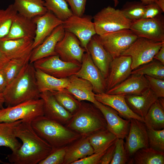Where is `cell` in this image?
I'll use <instances>...</instances> for the list:
<instances>
[{"instance_id":"cell-1","label":"cell","mask_w":164,"mask_h":164,"mask_svg":"<svg viewBox=\"0 0 164 164\" xmlns=\"http://www.w3.org/2000/svg\"><path fill=\"white\" fill-rule=\"evenodd\" d=\"M16 136L22 142L20 147L7 156L13 164H37L52 151L51 146L33 129L31 121L22 120L16 130Z\"/></svg>"},{"instance_id":"cell-2","label":"cell","mask_w":164,"mask_h":164,"mask_svg":"<svg viewBox=\"0 0 164 164\" xmlns=\"http://www.w3.org/2000/svg\"><path fill=\"white\" fill-rule=\"evenodd\" d=\"M35 71L33 63L29 62L7 85L2 93L5 104L7 107L40 98Z\"/></svg>"},{"instance_id":"cell-3","label":"cell","mask_w":164,"mask_h":164,"mask_svg":"<svg viewBox=\"0 0 164 164\" xmlns=\"http://www.w3.org/2000/svg\"><path fill=\"white\" fill-rule=\"evenodd\" d=\"M80 134L88 137L97 132L106 129V121L101 111L92 103L81 102L77 110L65 125Z\"/></svg>"},{"instance_id":"cell-4","label":"cell","mask_w":164,"mask_h":164,"mask_svg":"<svg viewBox=\"0 0 164 164\" xmlns=\"http://www.w3.org/2000/svg\"><path fill=\"white\" fill-rule=\"evenodd\" d=\"M31 125L37 134L53 149L67 146L82 137L65 125L44 116L32 121Z\"/></svg>"},{"instance_id":"cell-5","label":"cell","mask_w":164,"mask_h":164,"mask_svg":"<svg viewBox=\"0 0 164 164\" xmlns=\"http://www.w3.org/2000/svg\"><path fill=\"white\" fill-rule=\"evenodd\" d=\"M96 34L101 35L124 29H129L132 21L120 9L110 6L104 8L93 17Z\"/></svg>"},{"instance_id":"cell-6","label":"cell","mask_w":164,"mask_h":164,"mask_svg":"<svg viewBox=\"0 0 164 164\" xmlns=\"http://www.w3.org/2000/svg\"><path fill=\"white\" fill-rule=\"evenodd\" d=\"M43 104V100L40 98L0 109V122H10L20 120L32 121L44 115Z\"/></svg>"},{"instance_id":"cell-7","label":"cell","mask_w":164,"mask_h":164,"mask_svg":"<svg viewBox=\"0 0 164 164\" xmlns=\"http://www.w3.org/2000/svg\"><path fill=\"white\" fill-rule=\"evenodd\" d=\"M164 43V42L138 37L121 55L131 57L132 70L152 60Z\"/></svg>"},{"instance_id":"cell-8","label":"cell","mask_w":164,"mask_h":164,"mask_svg":"<svg viewBox=\"0 0 164 164\" xmlns=\"http://www.w3.org/2000/svg\"><path fill=\"white\" fill-rule=\"evenodd\" d=\"M32 63L35 69L58 78H68L75 74L81 66L79 63L63 61L57 54L39 59Z\"/></svg>"},{"instance_id":"cell-9","label":"cell","mask_w":164,"mask_h":164,"mask_svg":"<svg viewBox=\"0 0 164 164\" xmlns=\"http://www.w3.org/2000/svg\"><path fill=\"white\" fill-rule=\"evenodd\" d=\"M98 36L103 46L113 59L120 56L138 37L130 29Z\"/></svg>"},{"instance_id":"cell-10","label":"cell","mask_w":164,"mask_h":164,"mask_svg":"<svg viewBox=\"0 0 164 164\" xmlns=\"http://www.w3.org/2000/svg\"><path fill=\"white\" fill-rule=\"evenodd\" d=\"M92 19L93 17L90 15H84L80 16L73 14L63 21L65 30L74 34L87 51L89 42L92 37L96 34Z\"/></svg>"},{"instance_id":"cell-11","label":"cell","mask_w":164,"mask_h":164,"mask_svg":"<svg viewBox=\"0 0 164 164\" xmlns=\"http://www.w3.org/2000/svg\"><path fill=\"white\" fill-rule=\"evenodd\" d=\"M129 29L138 37L164 42V19L162 14L152 19L132 21Z\"/></svg>"},{"instance_id":"cell-12","label":"cell","mask_w":164,"mask_h":164,"mask_svg":"<svg viewBox=\"0 0 164 164\" xmlns=\"http://www.w3.org/2000/svg\"><path fill=\"white\" fill-rule=\"evenodd\" d=\"M55 51L62 60L80 64L84 54L87 52L74 34L66 31L63 38L56 44Z\"/></svg>"},{"instance_id":"cell-13","label":"cell","mask_w":164,"mask_h":164,"mask_svg":"<svg viewBox=\"0 0 164 164\" xmlns=\"http://www.w3.org/2000/svg\"><path fill=\"white\" fill-rule=\"evenodd\" d=\"M147 130L143 122L135 119H130L129 129L125 142L129 158L138 149L149 147Z\"/></svg>"},{"instance_id":"cell-14","label":"cell","mask_w":164,"mask_h":164,"mask_svg":"<svg viewBox=\"0 0 164 164\" xmlns=\"http://www.w3.org/2000/svg\"><path fill=\"white\" fill-rule=\"evenodd\" d=\"M75 75L89 81L95 94L106 92V80L94 63L88 52L84 54L81 67Z\"/></svg>"},{"instance_id":"cell-15","label":"cell","mask_w":164,"mask_h":164,"mask_svg":"<svg viewBox=\"0 0 164 164\" xmlns=\"http://www.w3.org/2000/svg\"><path fill=\"white\" fill-rule=\"evenodd\" d=\"M93 104L104 115L107 129L117 138H125L129 132L130 119H123L115 110L96 100Z\"/></svg>"},{"instance_id":"cell-16","label":"cell","mask_w":164,"mask_h":164,"mask_svg":"<svg viewBox=\"0 0 164 164\" xmlns=\"http://www.w3.org/2000/svg\"><path fill=\"white\" fill-rule=\"evenodd\" d=\"M131 64V58L129 56L120 55L113 59L106 79V91L122 82L131 75L132 71Z\"/></svg>"},{"instance_id":"cell-17","label":"cell","mask_w":164,"mask_h":164,"mask_svg":"<svg viewBox=\"0 0 164 164\" xmlns=\"http://www.w3.org/2000/svg\"><path fill=\"white\" fill-rule=\"evenodd\" d=\"M40 97L43 101V116L64 125L68 122L72 114L58 102L51 92H41Z\"/></svg>"},{"instance_id":"cell-18","label":"cell","mask_w":164,"mask_h":164,"mask_svg":"<svg viewBox=\"0 0 164 164\" xmlns=\"http://www.w3.org/2000/svg\"><path fill=\"white\" fill-rule=\"evenodd\" d=\"M95 65L106 80L108 75L110 64L113 58L105 49L97 34L92 37L87 46Z\"/></svg>"},{"instance_id":"cell-19","label":"cell","mask_w":164,"mask_h":164,"mask_svg":"<svg viewBox=\"0 0 164 164\" xmlns=\"http://www.w3.org/2000/svg\"><path fill=\"white\" fill-rule=\"evenodd\" d=\"M36 26L35 37L33 40V49L40 44L54 29L63 23V21L56 17L52 12L32 19Z\"/></svg>"},{"instance_id":"cell-20","label":"cell","mask_w":164,"mask_h":164,"mask_svg":"<svg viewBox=\"0 0 164 164\" xmlns=\"http://www.w3.org/2000/svg\"><path fill=\"white\" fill-rule=\"evenodd\" d=\"M65 32L63 24L55 28L40 44L33 49L29 63H33L39 59L57 55L55 51L56 45L63 38Z\"/></svg>"},{"instance_id":"cell-21","label":"cell","mask_w":164,"mask_h":164,"mask_svg":"<svg viewBox=\"0 0 164 164\" xmlns=\"http://www.w3.org/2000/svg\"><path fill=\"white\" fill-rule=\"evenodd\" d=\"M125 96L123 94H108L105 93L95 94L96 101L114 109L125 119H135L143 122L144 118L133 112L129 107Z\"/></svg>"},{"instance_id":"cell-22","label":"cell","mask_w":164,"mask_h":164,"mask_svg":"<svg viewBox=\"0 0 164 164\" xmlns=\"http://www.w3.org/2000/svg\"><path fill=\"white\" fill-rule=\"evenodd\" d=\"M149 88V84L144 75L133 74L105 93L112 94L139 95Z\"/></svg>"},{"instance_id":"cell-23","label":"cell","mask_w":164,"mask_h":164,"mask_svg":"<svg viewBox=\"0 0 164 164\" xmlns=\"http://www.w3.org/2000/svg\"><path fill=\"white\" fill-rule=\"evenodd\" d=\"M36 28V25L32 19L17 13L13 21L8 34L2 40L23 38L33 40Z\"/></svg>"},{"instance_id":"cell-24","label":"cell","mask_w":164,"mask_h":164,"mask_svg":"<svg viewBox=\"0 0 164 164\" xmlns=\"http://www.w3.org/2000/svg\"><path fill=\"white\" fill-rule=\"evenodd\" d=\"M33 40L23 38L0 41V50L9 60L24 57L31 54Z\"/></svg>"},{"instance_id":"cell-25","label":"cell","mask_w":164,"mask_h":164,"mask_svg":"<svg viewBox=\"0 0 164 164\" xmlns=\"http://www.w3.org/2000/svg\"><path fill=\"white\" fill-rule=\"evenodd\" d=\"M69 83L65 88L80 101H87L93 103L96 100L93 86L87 80L75 74L68 78Z\"/></svg>"},{"instance_id":"cell-26","label":"cell","mask_w":164,"mask_h":164,"mask_svg":"<svg viewBox=\"0 0 164 164\" xmlns=\"http://www.w3.org/2000/svg\"><path fill=\"white\" fill-rule=\"evenodd\" d=\"M126 102L135 113L144 118L152 104L158 98L149 88L139 95H126Z\"/></svg>"},{"instance_id":"cell-27","label":"cell","mask_w":164,"mask_h":164,"mask_svg":"<svg viewBox=\"0 0 164 164\" xmlns=\"http://www.w3.org/2000/svg\"><path fill=\"white\" fill-rule=\"evenodd\" d=\"M94 153L88 136L82 137L67 146L63 164H72Z\"/></svg>"},{"instance_id":"cell-28","label":"cell","mask_w":164,"mask_h":164,"mask_svg":"<svg viewBox=\"0 0 164 164\" xmlns=\"http://www.w3.org/2000/svg\"><path fill=\"white\" fill-rule=\"evenodd\" d=\"M147 129L159 130L164 128V99L159 98L152 104L144 118Z\"/></svg>"},{"instance_id":"cell-29","label":"cell","mask_w":164,"mask_h":164,"mask_svg":"<svg viewBox=\"0 0 164 164\" xmlns=\"http://www.w3.org/2000/svg\"><path fill=\"white\" fill-rule=\"evenodd\" d=\"M22 120L10 122H0V146L9 148L14 152L19 149L21 144L16 136L17 127Z\"/></svg>"},{"instance_id":"cell-30","label":"cell","mask_w":164,"mask_h":164,"mask_svg":"<svg viewBox=\"0 0 164 164\" xmlns=\"http://www.w3.org/2000/svg\"><path fill=\"white\" fill-rule=\"evenodd\" d=\"M13 4L18 13L31 19L43 15L48 11L44 0H14Z\"/></svg>"},{"instance_id":"cell-31","label":"cell","mask_w":164,"mask_h":164,"mask_svg":"<svg viewBox=\"0 0 164 164\" xmlns=\"http://www.w3.org/2000/svg\"><path fill=\"white\" fill-rule=\"evenodd\" d=\"M35 75L40 93L61 90L66 88L69 83L68 78H56L38 69H36Z\"/></svg>"},{"instance_id":"cell-32","label":"cell","mask_w":164,"mask_h":164,"mask_svg":"<svg viewBox=\"0 0 164 164\" xmlns=\"http://www.w3.org/2000/svg\"><path fill=\"white\" fill-rule=\"evenodd\" d=\"M131 163L164 164V152L148 147L138 150L133 156Z\"/></svg>"},{"instance_id":"cell-33","label":"cell","mask_w":164,"mask_h":164,"mask_svg":"<svg viewBox=\"0 0 164 164\" xmlns=\"http://www.w3.org/2000/svg\"><path fill=\"white\" fill-rule=\"evenodd\" d=\"M88 137L94 153L107 150L117 138L107 129L94 133Z\"/></svg>"},{"instance_id":"cell-34","label":"cell","mask_w":164,"mask_h":164,"mask_svg":"<svg viewBox=\"0 0 164 164\" xmlns=\"http://www.w3.org/2000/svg\"><path fill=\"white\" fill-rule=\"evenodd\" d=\"M133 74L147 75L164 80V64L153 59L151 61L132 70L131 74Z\"/></svg>"},{"instance_id":"cell-35","label":"cell","mask_w":164,"mask_h":164,"mask_svg":"<svg viewBox=\"0 0 164 164\" xmlns=\"http://www.w3.org/2000/svg\"><path fill=\"white\" fill-rule=\"evenodd\" d=\"M58 102L72 115L78 109L81 102L63 89L60 91H51Z\"/></svg>"},{"instance_id":"cell-36","label":"cell","mask_w":164,"mask_h":164,"mask_svg":"<svg viewBox=\"0 0 164 164\" xmlns=\"http://www.w3.org/2000/svg\"><path fill=\"white\" fill-rule=\"evenodd\" d=\"M44 0L45 6L47 10L63 21L73 14L65 0Z\"/></svg>"},{"instance_id":"cell-37","label":"cell","mask_w":164,"mask_h":164,"mask_svg":"<svg viewBox=\"0 0 164 164\" xmlns=\"http://www.w3.org/2000/svg\"><path fill=\"white\" fill-rule=\"evenodd\" d=\"M17 13L13 4L9 5L5 9H0V41L8 34Z\"/></svg>"},{"instance_id":"cell-38","label":"cell","mask_w":164,"mask_h":164,"mask_svg":"<svg viewBox=\"0 0 164 164\" xmlns=\"http://www.w3.org/2000/svg\"><path fill=\"white\" fill-rule=\"evenodd\" d=\"M31 54L24 57L10 60L3 70L8 84L17 75L24 66L29 62Z\"/></svg>"},{"instance_id":"cell-39","label":"cell","mask_w":164,"mask_h":164,"mask_svg":"<svg viewBox=\"0 0 164 164\" xmlns=\"http://www.w3.org/2000/svg\"><path fill=\"white\" fill-rule=\"evenodd\" d=\"M145 6L141 1L127 2L120 10L126 18L132 21L142 19Z\"/></svg>"},{"instance_id":"cell-40","label":"cell","mask_w":164,"mask_h":164,"mask_svg":"<svg viewBox=\"0 0 164 164\" xmlns=\"http://www.w3.org/2000/svg\"><path fill=\"white\" fill-rule=\"evenodd\" d=\"M149 147L164 152V129H147Z\"/></svg>"},{"instance_id":"cell-41","label":"cell","mask_w":164,"mask_h":164,"mask_svg":"<svg viewBox=\"0 0 164 164\" xmlns=\"http://www.w3.org/2000/svg\"><path fill=\"white\" fill-rule=\"evenodd\" d=\"M124 139L117 138L113 157L110 164H125L129 157L125 146Z\"/></svg>"},{"instance_id":"cell-42","label":"cell","mask_w":164,"mask_h":164,"mask_svg":"<svg viewBox=\"0 0 164 164\" xmlns=\"http://www.w3.org/2000/svg\"><path fill=\"white\" fill-rule=\"evenodd\" d=\"M67 146L53 149L39 164H63Z\"/></svg>"},{"instance_id":"cell-43","label":"cell","mask_w":164,"mask_h":164,"mask_svg":"<svg viewBox=\"0 0 164 164\" xmlns=\"http://www.w3.org/2000/svg\"><path fill=\"white\" fill-rule=\"evenodd\" d=\"M149 88L159 98L164 97V80L145 75Z\"/></svg>"},{"instance_id":"cell-44","label":"cell","mask_w":164,"mask_h":164,"mask_svg":"<svg viewBox=\"0 0 164 164\" xmlns=\"http://www.w3.org/2000/svg\"><path fill=\"white\" fill-rule=\"evenodd\" d=\"M163 12L155 2H152L145 5L144 12L141 19L153 18L162 14Z\"/></svg>"},{"instance_id":"cell-45","label":"cell","mask_w":164,"mask_h":164,"mask_svg":"<svg viewBox=\"0 0 164 164\" xmlns=\"http://www.w3.org/2000/svg\"><path fill=\"white\" fill-rule=\"evenodd\" d=\"M70 5L73 14L80 16L84 15L87 0H65Z\"/></svg>"},{"instance_id":"cell-46","label":"cell","mask_w":164,"mask_h":164,"mask_svg":"<svg viewBox=\"0 0 164 164\" xmlns=\"http://www.w3.org/2000/svg\"><path fill=\"white\" fill-rule=\"evenodd\" d=\"M107 150L100 152L94 153L74 162L72 164H99L101 159Z\"/></svg>"},{"instance_id":"cell-47","label":"cell","mask_w":164,"mask_h":164,"mask_svg":"<svg viewBox=\"0 0 164 164\" xmlns=\"http://www.w3.org/2000/svg\"><path fill=\"white\" fill-rule=\"evenodd\" d=\"M115 141L107 149L101 159L99 164H110L113 157L115 146Z\"/></svg>"},{"instance_id":"cell-48","label":"cell","mask_w":164,"mask_h":164,"mask_svg":"<svg viewBox=\"0 0 164 164\" xmlns=\"http://www.w3.org/2000/svg\"><path fill=\"white\" fill-rule=\"evenodd\" d=\"M8 85L6 78L3 70H0V94H2Z\"/></svg>"},{"instance_id":"cell-49","label":"cell","mask_w":164,"mask_h":164,"mask_svg":"<svg viewBox=\"0 0 164 164\" xmlns=\"http://www.w3.org/2000/svg\"><path fill=\"white\" fill-rule=\"evenodd\" d=\"M9 60L0 50V70L5 69Z\"/></svg>"},{"instance_id":"cell-50","label":"cell","mask_w":164,"mask_h":164,"mask_svg":"<svg viewBox=\"0 0 164 164\" xmlns=\"http://www.w3.org/2000/svg\"><path fill=\"white\" fill-rule=\"evenodd\" d=\"M153 59L159 61L164 64V43L154 56Z\"/></svg>"},{"instance_id":"cell-51","label":"cell","mask_w":164,"mask_h":164,"mask_svg":"<svg viewBox=\"0 0 164 164\" xmlns=\"http://www.w3.org/2000/svg\"><path fill=\"white\" fill-rule=\"evenodd\" d=\"M157 0H141V1L144 5H146L153 2H155ZM114 2V7L117 6L119 3L118 0H113Z\"/></svg>"},{"instance_id":"cell-52","label":"cell","mask_w":164,"mask_h":164,"mask_svg":"<svg viewBox=\"0 0 164 164\" xmlns=\"http://www.w3.org/2000/svg\"><path fill=\"white\" fill-rule=\"evenodd\" d=\"M155 2L164 12V0H157Z\"/></svg>"},{"instance_id":"cell-53","label":"cell","mask_w":164,"mask_h":164,"mask_svg":"<svg viewBox=\"0 0 164 164\" xmlns=\"http://www.w3.org/2000/svg\"><path fill=\"white\" fill-rule=\"evenodd\" d=\"M5 103V100L2 94H0V109L3 108V105Z\"/></svg>"}]
</instances>
